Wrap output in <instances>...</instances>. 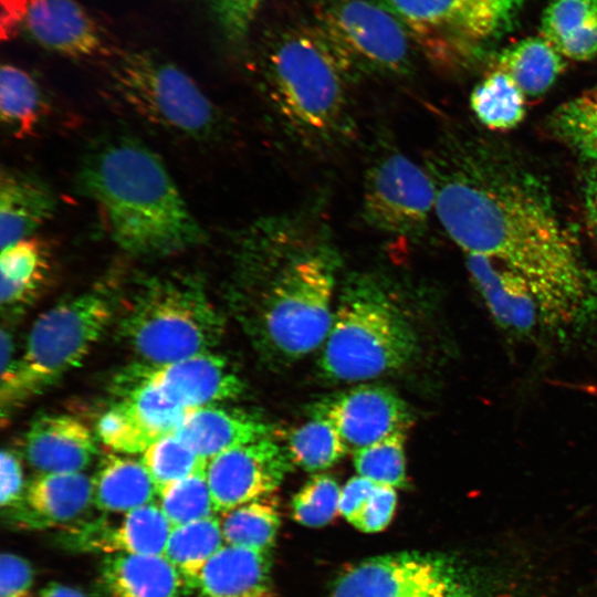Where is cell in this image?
I'll use <instances>...</instances> for the list:
<instances>
[{
    "mask_svg": "<svg viewBox=\"0 0 597 597\" xmlns=\"http://www.w3.org/2000/svg\"><path fill=\"white\" fill-rule=\"evenodd\" d=\"M526 100L507 74L494 69L472 90L470 107L485 127L506 130L523 121Z\"/></svg>",
    "mask_w": 597,
    "mask_h": 597,
    "instance_id": "cell-31",
    "label": "cell"
},
{
    "mask_svg": "<svg viewBox=\"0 0 597 597\" xmlns=\"http://www.w3.org/2000/svg\"><path fill=\"white\" fill-rule=\"evenodd\" d=\"M96 431L106 447L127 455L143 453L158 440L121 398L101 416Z\"/></svg>",
    "mask_w": 597,
    "mask_h": 597,
    "instance_id": "cell-37",
    "label": "cell"
},
{
    "mask_svg": "<svg viewBox=\"0 0 597 597\" xmlns=\"http://www.w3.org/2000/svg\"><path fill=\"white\" fill-rule=\"evenodd\" d=\"M285 449L271 438L242 444L208 461L207 480L218 513L270 495L292 470Z\"/></svg>",
    "mask_w": 597,
    "mask_h": 597,
    "instance_id": "cell-15",
    "label": "cell"
},
{
    "mask_svg": "<svg viewBox=\"0 0 597 597\" xmlns=\"http://www.w3.org/2000/svg\"><path fill=\"white\" fill-rule=\"evenodd\" d=\"M114 92L137 117L177 137L211 142L222 127L220 111L174 63L146 51L121 55L111 70Z\"/></svg>",
    "mask_w": 597,
    "mask_h": 597,
    "instance_id": "cell-9",
    "label": "cell"
},
{
    "mask_svg": "<svg viewBox=\"0 0 597 597\" xmlns=\"http://www.w3.org/2000/svg\"><path fill=\"white\" fill-rule=\"evenodd\" d=\"M55 210L53 190L36 175L13 168L1 170V250L33 237L53 217Z\"/></svg>",
    "mask_w": 597,
    "mask_h": 597,
    "instance_id": "cell-20",
    "label": "cell"
},
{
    "mask_svg": "<svg viewBox=\"0 0 597 597\" xmlns=\"http://www.w3.org/2000/svg\"><path fill=\"white\" fill-rule=\"evenodd\" d=\"M193 586L202 597H272L270 552L224 544Z\"/></svg>",
    "mask_w": 597,
    "mask_h": 597,
    "instance_id": "cell-22",
    "label": "cell"
},
{
    "mask_svg": "<svg viewBox=\"0 0 597 597\" xmlns=\"http://www.w3.org/2000/svg\"><path fill=\"white\" fill-rule=\"evenodd\" d=\"M33 570L23 557L3 553L0 559V597H33Z\"/></svg>",
    "mask_w": 597,
    "mask_h": 597,
    "instance_id": "cell-42",
    "label": "cell"
},
{
    "mask_svg": "<svg viewBox=\"0 0 597 597\" xmlns=\"http://www.w3.org/2000/svg\"><path fill=\"white\" fill-rule=\"evenodd\" d=\"M95 454L93 433L72 416H42L25 436L27 459L41 474L83 472Z\"/></svg>",
    "mask_w": 597,
    "mask_h": 597,
    "instance_id": "cell-18",
    "label": "cell"
},
{
    "mask_svg": "<svg viewBox=\"0 0 597 597\" xmlns=\"http://www.w3.org/2000/svg\"><path fill=\"white\" fill-rule=\"evenodd\" d=\"M313 24L354 75H407L413 44L401 22L374 0H318Z\"/></svg>",
    "mask_w": 597,
    "mask_h": 597,
    "instance_id": "cell-11",
    "label": "cell"
},
{
    "mask_svg": "<svg viewBox=\"0 0 597 597\" xmlns=\"http://www.w3.org/2000/svg\"><path fill=\"white\" fill-rule=\"evenodd\" d=\"M570 145L582 155L597 163V136L583 138Z\"/></svg>",
    "mask_w": 597,
    "mask_h": 597,
    "instance_id": "cell-47",
    "label": "cell"
},
{
    "mask_svg": "<svg viewBox=\"0 0 597 597\" xmlns=\"http://www.w3.org/2000/svg\"><path fill=\"white\" fill-rule=\"evenodd\" d=\"M416 334L384 277L352 274L342 287L320 368L333 380L358 381L406 365Z\"/></svg>",
    "mask_w": 597,
    "mask_h": 597,
    "instance_id": "cell-5",
    "label": "cell"
},
{
    "mask_svg": "<svg viewBox=\"0 0 597 597\" xmlns=\"http://www.w3.org/2000/svg\"><path fill=\"white\" fill-rule=\"evenodd\" d=\"M284 449L293 465L307 472L326 470L349 452L335 427L320 417L292 430Z\"/></svg>",
    "mask_w": 597,
    "mask_h": 597,
    "instance_id": "cell-33",
    "label": "cell"
},
{
    "mask_svg": "<svg viewBox=\"0 0 597 597\" xmlns=\"http://www.w3.org/2000/svg\"><path fill=\"white\" fill-rule=\"evenodd\" d=\"M553 127L569 144L597 136V85L559 106Z\"/></svg>",
    "mask_w": 597,
    "mask_h": 597,
    "instance_id": "cell-39",
    "label": "cell"
},
{
    "mask_svg": "<svg viewBox=\"0 0 597 597\" xmlns=\"http://www.w3.org/2000/svg\"><path fill=\"white\" fill-rule=\"evenodd\" d=\"M36 597H86L81 590L73 587L51 583L45 586Z\"/></svg>",
    "mask_w": 597,
    "mask_h": 597,
    "instance_id": "cell-46",
    "label": "cell"
},
{
    "mask_svg": "<svg viewBox=\"0 0 597 597\" xmlns=\"http://www.w3.org/2000/svg\"><path fill=\"white\" fill-rule=\"evenodd\" d=\"M585 205L588 217L597 232V167L587 177L585 186Z\"/></svg>",
    "mask_w": 597,
    "mask_h": 597,
    "instance_id": "cell-45",
    "label": "cell"
},
{
    "mask_svg": "<svg viewBox=\"0 0 597 597\" xmlns=\"http://www.w3.org/2000/svg\"><path fill=\"white\" fill-rule=\"evenodd\" d=\"M341 488L331 475H312L292 499L293 519L305 526L320 527L338 512Z\"/></svg>",
    "mask_w": 597,
    "mask_h": 597,
    "instance_id": "cell-38",
    "label": "cell"
},
{
    "mask_svg": "<svg viewBox=\"0 0 597 597\" xmlns=\"http://www.w3.org/2000/svg\"><path fill=\"white\" fill-rule=\"evenodd\" d=\"M48 112L41 86L25 70L11 63L0 71V118L2 126L15 137L35 132Z\"/></svg>",
    "mask_w": 597,
    "mask_h": 597,
    "instance_id": "cell-29",
    "label": "cell"
},
{
    "mask_svg": "<svg viewBox=\"0 0 597 597\" xmlns=\"http://www.w3.org/2000/svg\"><path fill=\"white\" fill-rule=\"evenodd\" d=\"M405 429L353 452L357 473L376 484L406 488Z\"/></svg>",
    "mask_w": 597,
    "mask_h": 597,
    "instance_id": "cell-35",
    "label": "cell"
},
{
    "mask_svg": "<svg viewBox=\"0 0 597 597\" xmlns=\"http://www.w3.org/2000/svg\"><path fill=\"white\" fill-rule=\"evenodd\" d=\"M51 269L48 243L30 237L1 250V304L19 307L35 297L44 286Z\"/></svg>",
    "mask_w": 597,
    "mask_h": 597,
    "instance_id": "cell-28",
    "label": "cell"
},
{
    "mask_svg": "<svg viewBox=\"0 0 597 597\" xmlns=\"http://www.w3.org/2000/svg\"><path fill=\"white\" fill-rule=\"evenodd\" d=\"M436 66L464 65L511 32L530 0H374Z\"/></svg>",
    "mask_w": 597,
    "mask_h": 597,
    "instance_id": "cell-8",
    "label": "cell"
},
{
    "mask_svg": "<svg viewBox=\"0 0 597 597\" xmlns=\"http://www.w3.org/2000/svg\"><path fill=\"white\" fill-rule=\"evenodd\" d=\"M25 505L42 524H66L93 502V479L83 472L43 473L27 488Z\"/></svg>",
    "mask_w": 597,
    "mask_h": 597,
    "instance_id": "cell-26",
    "label": "cell"
},
{
    "mask_svg": "<svg viewBox=\"0 0 597 597\" xmlns=\"http://www.w3.org/2000/svg\"><path fill=\"white\" fill-rule=\"evenodd\" d=\"M565 66L564 56L541 35L506 46L495 60V69L507 74L527 98L545 94Z\"/></svg>",
    "mask_w": 597,
    "mask_h": 597,
    "instance_id": "cell-27",
    "label": "cell"
},
{
    "mask_svg": "<svg viewBox=\"0 0 597 597\" xmlns=\"http://www.w3.org/2000/svg\"><path fill=\"white\" fill-rule=\"evenodd\" d=\"M433 182L423 165L416 164L388 139L380 140L366 166L363 219L390 239L417 243L434 211Z\"/></svg>",
    "mask_w": 597,
    "mask_h": 597,
    "instance_id": "cell-12",
    "label": "cell"
},
{
    "mask_svg": "<svg viewBox=\"0 0 597 597\" xmlns=\"http://www.w3.org/2000/svg\"><path fill=\"white\" fill-rule=\"evenodd\" d=\"M465 263L490 313L504 328L527 333L540 322L546 323L538 301L520 275L478 254H465Z\"/></svg>",
    "mask_w": 597,
    "mask_h": 597,
    "instance_id": "cell-19",
    "label": "cell"
},
{
    "mask_svg": "<svg viewBox=\"0 0 597 597\" xmlns=\"http://www.w3.org/2000/svg\"><path fill=\"white\" fill-rule=\"evenodd\" d=\"M100 584L107 597H182L185 579L164 555L109 554Z\"/></svg>",
    "mask_w": 597,
    "mask_h": 597,
    "instance_id": "cell-23",
    "label": "cell"
},
{
    "mask_svg": "<svg viewBox=\"0 0 597 597\" xmlns=\"http://www.w3.org/2000/svg\"><path fill=\"white\" fill-rule=\"evenodd\" d=\"M223 327L202 280L171 272L143 277L136 284L117 332L139 363L161 365L211 352Z\"/></svg>",
    "mask_w": 597,
    "mask_h": 597,
    "instance_id": "cell-6",
    "label": "cell"
},
{
    "mask_svg": "<svg viewBox=\"0 0 597 597\" xmlns=\"http://www.w3.org/2000/svg\"><path fill=\"white\" fill-rule=\"evenodd\" d=\"M1 488L0 503L2 507L17 504L23 493L24 481L22 465L17 455L10 450L1 452L0 462Z\"/></svg>",
    "mask_w": 597,
    "mask_h": 597,
    "instance_id": "cell-43",
    "label": "cell"
},
{
    "mask_svg": "<svg viewBox=\"0 0 597 597\" xmlns=\"http://www.w3.org/2000/svg\"><path fill=\"white\" fill-rule=\"evenodd\" d=\"M224 545L218 515L174 526L164 556L185 582H195L208 561Z\"/></svg>",
    "mask_w": 597,
    "mask_h": 597,
    "instance_id": "cell-30",
    "label": "cell"
},
{
    "mask_svg": "<svg viewBox=\"0 0 597 597\" xmlns=\"http://www.w3.org/2000/svg\"><path fill=\"white\" fill-rule=\"evenodd\" d=\"M541 36L564 57L597 56V0H551L541 19Z\"/></svg>",
    "mask_w": 597,
    "mask_h": 597,
    "instance_id": "cell-25",
    "label": "cell"
},
{
    "mask_svg": "<svg viewBox=\"0 0 597 597\" xmlns=\"http://www.w3.org/2000/svg\"><path fill=\"white\" fill-rule=\"evenodd\" d=\"M112 318V303L100 291L70 297L43 312L30 329L22 356L1 373L2 405H18L80 366Z\"/></svg>",
    "mask_w": 597,
    "mask_h": 597,
    "instance_id": "cell-7",
    "label": "cell"
},
{
    "mask_svg": "<svg viewBox=\"0 0 597 597\" xmlns=\"http://www.w3.org/2000/svg\"><path fill=\"white\" fill-rule=\"evenodd\" d=\"M174 433L209 461L232 448L269 438L270 428L244 411L216 404L189 409Z\"/></svg>",
    "mask_w": 597,
    "mask_h": 597,
    "instance_id": "cell-21",
    "label": "cell"
},
{
    "mask_svg": "<svg viewBox=\"0 0 597 597\" xmlns=\"http://www.w3.org/2000/svg\"><path fill=\"white\" fill-rule=\"evenodd\" d=\"M489 570L444 553L399 552L346 569L331 597H498Z\"/></svg>",
    "mask_w": 597,
    "mask_h": 597,
    "instance_id": "cell-10",
    "label": "cell"
},
{
    "mask_svg": "<svg viewBox=\"0 0 597 597\" xmlns=\"http://www.w3.org/2000/svg\"><path fill=\"white\" fill-rule=\"evenodd\" d=\"M245 230L273 270L235 234L233 243L268 272L261 302L265 339L284 357H302L325 342L332 326L341 264L335 241L308 213L262 218Z\"/></svg>",
    "mask_w": 597,
    "mask_h": 597,
    "instance_id": "cell-3",
    "label": "cell"
},
{
    "mask_svg": "<svg viewBox=\"0 0 597 597\" xmlns=\"http://www.w3.org/2000/svg\"><path fill=\"white\" fill-rule=\"evenodd\" d=\"M478 155L451 140L425 157L444 231L464 254L485 256L520 275L546 324L594 314L597 272L549 201L531 182Z\"/></svg>",
    "mask_w": 597,
    "mask_h": 597,
    "instance_id": "cell-1",
    "label": "cell"
},
{
    "mask_svg": "<svg viewBox=\"0 0 597 597\" xmlns=\"http://www.w3.org/2000/svg\"><path fill=\"white\" fill-rule=\"evenodd\" d=\"M157 486L142 460L109 454L93 478V502L105 513L122 514L153 503Z\"/></svg>",
    "mask_w": 597,
    "mask_h": 597,
    "instance_id": "cell-24",
    "label": "cell"
},
{
    "mask_svg": "<svg viewBox=\"0 0 597 597\" xmlns=\"http://www.w3.org/2000/svg\"><path fill=\"white\" fill-rule=\"evenodd\" d=\"M76 184L98 208L113 242L134 256H169L206 242L165 164L137 138H100L82 158Z\"/></svg>",
    "mask_w": 597,
    "mask_h": 597,
    "instance_id": "cell-2",
    "label": "cell"
},
{
    "mask_svg": "<svg viewBox=\"0 0 597 597\" xmlns=\"http://www.w3.org/2000/svg\"><path fill=\"white\" fill-rule=\"evenodd\" d=\"M171 530L158 503L153 502L119 514L116 521L97 520L77 526L67 536V543L105 555H164Z\"/></svg>",
    "mask_w": 597,
    "mask_h": 597,
    "instance_id": "cell-17",
    "label": "cell"
},
{
    "mask_svg": "<svg viewBox=\"0 0 597 597\" xmlns=\"http://www.w3.org/2000/svg\"><path fill=\"white\" fill-rule=\"evenodd\" d=\"M397 503L396 489L377 484L360 509L348 521L364 533H376L385 528L395 512Z\"/></svg>",
    "mask_w": 597,
    "mask_h": 597,
    "instance_id": "cell-41",
    "label": "cell"
},
{
    "mask_svg": "<svg viewBox=\"0 0 597 597\" xmlns=\"http://www.w3.org/2000/svg\"><path fill=\"white\" fill-rule=\"evenodd\" d=\"M2 39L24 35L45 50L87 57L102 48L97 24L76 0H1Z\"/></svg>",
    "mask_w": 597,
    "mask_h": 597,
    "instance_id": "cell-13",
    "label": "cell"
},
{
    "mask_svg": "<svg viewBox=\"0 0 597 597\" xmlns=\"http://www.w3.org/2000/svg\"><path fill=\"white\" fill-rule=\"evenodd\" d=\"M148 385L172 402L192 409L238 398L242 379L220 355L206 352L172 363H135L115 379V387Z\"/></svg>",
    "mask_w": 597,
    "mask_h": 597,
    "instance_id": "cell-14",
    "label": "cell"
},
{
    "mask_svg": "<svg viewBox=\"0 0 597 597\" xmlns=\"http://www.w3.org/2000/svg\"><path fill=\"white\" fill-rule=\"evenodd\" d=\"M311 416L329 421L350 452L406 430L411 421L406 402L392 389L376 385L326 397L313 406Z\"/></svg>",
    "mask_w": 597,
    "mask_h": 597,
    "instance_id": "cell-16",
    "label": "cell"
},
{
    "mask_svg": "<svg viewBox=\"0 0 597 597\" xmlns=\"http://www.w3.org/2000/svg\"><path fill=\"white\" fill-rule=\"evenodd\" d=\"M206 471L207 468L158 491V505L172 527L218 514Z\"/></svg>",
    "mask_w": 597,
    "mask_h": 597,
    "instance_id": "cell-34",
    "label": "cell"
},
{
    "mask_svg": "<svg viewBox=\"0 0 597 597\" xmlns=\"http://www.w3.org/2000/svg\"><path fill=\"white\" fill-rule=\"evenodd\" d=\"M153 478L157 492L165 486L207 468L199 457L174 432L155 441L140 459Z\"/></svg>",
    "mask_w": 597,
    "mask_h": 597,
    "instance_id": "cell-36",
    "label": "cell"
},
{
    "mask_svg": "<svg viewBox=\"0 0 597 597\" xmlns=\"http://www.w3.org/2000/svg\"><path fill=\"white\" fill-rule=\"evenodd\" d=\"M353 72L313 24L287 28L263 50L259 86L283 133L311 151H327L354 134Z\"/></svg>",
    "mask_w": 597,
    "mask_h": 597,
    "instance_id": "cell-4",
    "label": "cell"
},
{
    "mask_svg": "<svg viewBox=\"0 0 597 597\" xmlns=\"http://www.w3.org/2000/svg\"><path fill=\"white\" fill-rule=\"evenodd\" d=\"M265 0H212L217 22L228 41L241 43Z\"/></svg>",
    "mask_w": 597,
    "mask_h": 597,
    "instance_id": "cell-40",
    "label": "cell"
},
{
    "mask_svg": "<svg viewBox=\"0 0 597 597\" xmlns=\"http://www.w3.org/2000/svg\"><path fill=\"white\" fill-rule=\"evenodd\" d=\"M224 544L270 552L280 527L272 494L219 513Z\"/></svg>",
    "mask_w": 597,
    "mask_h": 597,
    "instance_id": "cell-32",
    "label": "cell"
},
{
    "mask_svg": "<svg viewBox=\"0 0 597 597\" xmlns=\"http://www.w3.org/2000/svg\"><path fill=\"white\" fill-rule=\"evenodd\" d=\"M376 485L375 482L359 474L350 478L341 488L338 513L349 521L371 494Z\"/></svg>",
    "mask_w": 597,
    "mask_h": 597,
    "instance_id": "cell-44",
    "label": "cell"
}]
</instances>
